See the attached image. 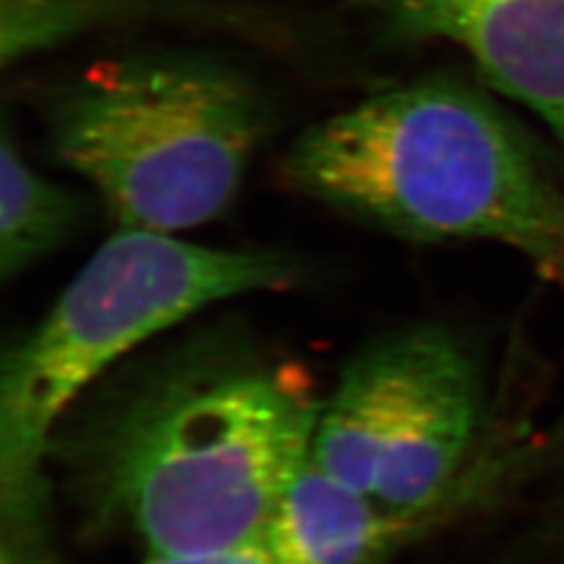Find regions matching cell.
<instances>
[{
	"mask_svg": "<svg viewBox=\"0 0 564 564\" xmlns=\"http://www.w3.org/2000/svg\"><path fill=\"white\" fill-rule=\"evenodd\" d=\"M323 402L300 368L235 335H203L102 387L51 452L86 517L151 554L262 540L312 456Z\"/></svg>",
	"mask_w": 564,
	"mask_h": 564,
	"instance_id": "6da1fadb",
	"label": "cell"
},
{
	"mask_svg": "<svg viewBox=\"0 0 564 564\" xmlns=\"http://www.w3.org/2000/svg\"><path fill=\"white\" fill-rule=\"evenodd\" d=\"M281 182L347 218L416 242L489 241L564 286V195L484 90L423 76L310 123Z\"/></svg>",
	"mask_w": 564,
	"mask_h": 564,
	"instance_id": "7a4b0ae2",
	"label": "cell"
},
{
	"mask_svg": "<svg viewBox=\"0 0 564 564\" xmlns=\"http://www.w3.org/2000/svg\"><path fill=\"white\" fill-rule=\"evenodd\" d=\"M41 123L51 158L93 186L118 228L176 235L237 199L272 105L218 55L134 51L51 88Z\"/></svg>",
	"mask_w": 564,
	"mask_h": 564,
	"instance_id": "3957f363",
	"label": "cell"
},
{
	"mask_svg": "<svg viewBox=\"0 0 564 564\" xmlns=\"http://www.w3.org/2000/svg\"><path fill=\"white\" fill-rule=\"evenodd\" d=\"M300 263L274 251L218 249L118 228L82 265L0 370V502L4 535L32 542L44 463L63 419L142 343L214 303L284 289Z\"/></svg>",
	"mask_w": 564,
	"mask_h": 564,
	"instance_id": "277c9868",
	"label": "cell"
},
{
	"mask_svg": "<svg viewBox=\"0 0 564 564\" xmlns=\"http://www.w3.org/2000/svg\"><path fill=\"white\" fill-rule=\"evenodd\" d=\"M484 421L479 370L447 330L370 343L323 402L312 458L330 477L419 521L456 484Z\"/></svg>",
	"mask_w": 564,
	"mask_h": 564,
	"instance_id": "5b68a950",
	"label": "cell"
},
{
	"mask_svg": "<svg viewBox=\"0 0 564 564\" xmlns=\"http://www.w3.org/2000/svg\"><path fill=\"white\" fill-rule=\"evenodd\" d=\"M383 42H447L564 149V0H335Z\"/></svg>",
	"mask_w": 564,
	"mask_h": 564,
	"instance_id": "8992f818",
	"label": "cell"
},
{
	"mask_svg": "<svg viewBox=\"0 0 564 564\" xmlns=\"http://www.w3.org/2000/svg\"><path fill=\"white\" fill-rule=\"evenodd\" d=\"M416 521L387 512L310 460L262 533L274 564H384Z\"/></svg>",
	"mask_w": 564,
	"mask_h": 564,
	"instance_id": "52a82bcc",
	"label": "cell"
},
{
	"mask_svg": "<svg viewBox=\"0 0 564 564\" xmlns=\"http://www.w3.org/2000/svg\"><path fill=\"white\" fill-rule=\"evenodd\" d=\"M84 218V199L25 160L4 113L0 128V279H18L67 241Z\"/></svg>",
	"mask_w": 564,
	"mask_h": 564,
	"instance_id": "ba28073f",
	"label": "cell"
},
{
	"mask_svg": "<svg viewBox=\"0 0 564 564\" xmlns=\"http://www.w3.org/2000/svg\"><path fill=\"white\" fill-rule=\"evenodd\" d=\"M144 564H274L265 552L262 540L249 544L214 550V552H197V554H151Z\"/></svg>",
	"mask_w": 564,
	"mask_h": 564,
	"instance_id": "9c48e42d",
	"label": "cell"
},
{
	"mask_svg": "<svg viewBox=\"0 0 564 564\" xmlns=\"http://www.w3.org/2000/svg\"><path fill=\"white\" fill-rule=\"evenodd\" d=\"M552 533H556V535H564V496L558 500V505H556V510H554V514H552Z\"/></svg>",
	"mask_w": 564,
	"mask_h": 564,
	"instance_id": "30bf717a",
	"label": "cell"
}]
</instances>
